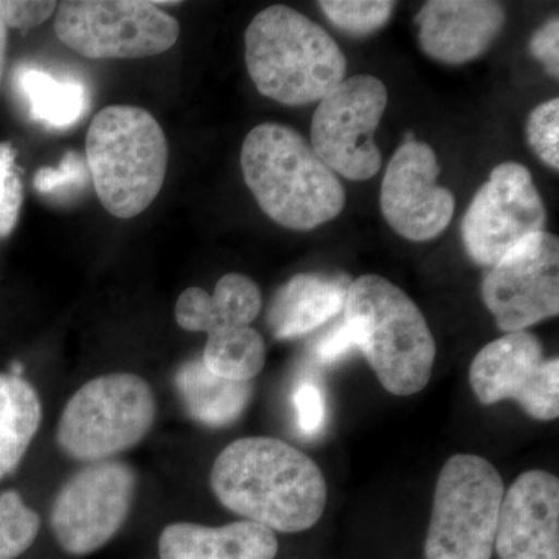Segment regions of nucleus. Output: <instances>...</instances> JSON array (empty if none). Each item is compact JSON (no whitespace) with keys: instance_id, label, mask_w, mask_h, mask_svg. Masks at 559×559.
<instances>
[{"instance_id":"nucleus-1","label":"nucleus","mask_w":559,"mask_h":559,"mask_svg":"<svg viewBox=\"0 0 559 559\" xmlns=\"http://www.w3.org/2000/svg\"><path fill=\"white\" fill-rule=\"evenodd\" d=\"M210 487L231 513L280 533L311 528L329 500L318 463L272 437H246L224 448L213 463Z\"/></svg>"},{"instance_id":"nucleus-2","label":"nucleus","mask_w":559,"mask_h":559,"mask_svg":"<svg viewBox=\"0 0 559 559\" xmlns=\"http://www.w3.org/2000/svg\"><path fill=\"white\" fill-rule=\"evenodd\" d=\"M241 170L261 210L286 229H316L345 207L336 173L293 128L272 121L253 128L242 142Z\"/></svg>"},{"instance_id":"nucleus-3","label":"nucleus","mask_w":559,"mask_h":559,"mask_svg":"<svg viewBox=\"0 0 559 559\" xmlns=\"http://www.w3.org/2000/svg\"><path fill=\"white\" fill-rule=\"evenodd\" d=\"M246 66L257 91L286 106L322 100L345 80L347 60L325 28L286 5L250 21Z\"/></svg>"},{"instance_id":"nucleus-4","label":"nucleus","mask_w":559,"mask_h":559,"mask_svg":"<svg viewBox=\"0 0 559 559\" xmlns=\"http://www.w3.org/2000/svg\"><path fill=\"white\" fill-rule=\"evenodd\" d=\"M342 312L382 388L392 395L411 396L428 385L436 341L403 289L380 275H362L349 283Z\"/></svg>"},{"instance_id":"nucleus-5","label":"nucleus","mask_w":559,"mask_h":559,"mask_svg":"<svg viewBox=\"0 0 559 559\" xmlns=\"http://www.w3.org/2000/svg\"><path fill=\"white\" fill-rule=\"evenodd\" d=\"M86 162L103 207L116 218H135L164 187L167 138L148 110L108 106L91 121Z\"/></svg>"},{"instance_id":"nucleus-6","label":"nucleus","mask_w":559,"mask_h":559,"mask_svg":"<svg viewBox=\"0 0 559 559\" xmlns=\"http://www.w3.org/2000/svg\"><path fill=\"white\" fill-rule=\"evenodd\" d=\"M156 399L134 373H108L87 381L61 412L57 443L68 457L106 462L131 450L156 421Z\"/></svg>"},{"instance_id":"nucleus-7","label":"nucleus","mask_w":559,"mask_h":559,"mask_svg":"<svg viewBox=\"0 0 559 559\" xmlns=\"http://www.w3.org/2000/svg\"><path fill=\"white\" fill-rule=\"evenodd\" d=\"M503 480L487 459L452 455L439 474L426 536V559H491Z\"/></svg>"},{"instance_id":"nucleus-8","label":"nucleus","mask_w":559,"mask_h":559,"mask_svg":"<svg viewBox=\"0 0 559 559\" xmlns=\"http://www.w3.org/2000/svg\"><path fill=\"white\" fill-rule=\"evenodd\" d=\"M145 0H68L55 11L58 39L91 60H134L170 50L179 24Z\"/></svg>"},{"instance_id":"nucleus-9","label":"nucleus","mask_w":559,"mask_h":559,"mask_svg":"<svg viewBox=\"0 0 559 559\" xmlns=\"http://www.w3.org/2000/svg\"><path fill=\"white\" fill-rule=\"evenodd\" d=\"M388 102L380 79L356 75L342 81L319 102L311 123L312 150L345 179L373 178L382 164L373 135Z\"/></svg>"},{"instance_id":"nucleus-10","label":"nucleus","mask_w":559,"mask_h":559,"mask_svg":"<svg viewBox=\"0 0 559 559\" xmlns=\"http://www.w3.org/2000/svg\"><path fill=\"white\" fill-rule=\"evenodd\" d=\"M138 477L127 463H90L58 491L50 525L61 549L90 555L105 547L123 527L134 502Z\"/></svg>"},{"instance_id":"nucleus-11","label":"nucleus","mask_w":559,"mask_h":559,"mask_svg":"<svg viewBox=\"0 0 559 559\" xmlns=\"http://www.w3.org/2000/svg\"><path fill=\"white\" fill-rule=\"evenodd\" d=\"M546 207L532 173L516 162L500 164L477 191L462 221L471 260L495 266L525 238L544 230Z\"/></svg>"},{"instance_id":"nucleus-12","label":"nucleus","mask_w":559,"mask_h":559,"mask_svg":"<svg viewBox=\"0 0 559 559\" xmlns=\"http://www.w3.org/2000/svg\"><path fill=\"white\" fill-rule=\"evenodd\" d=\"M481 299L506 333L527 331L559 312V241L543 230L525 238L489 270Z\"/></svg>"},{"instance_id":"nucleus-13","label":"nucleus","mask_w":559,"mask_h":559,"mask_svg":"<svg viewBox=\"0 0 559 559\" xmlns=\"http://www.w3.org/2000/svg\"><path fill=\"white\" fill-rule=\"evenodd\" d=\"M469 384L485 406L513 400L538 421L559 417V359H546L543 344L530 331L507 333L477 353Z\"/></svg>"},{"instance_id":"nucleus-14","label":"nucleus","mask_w":559,"mask_h":559,"mask_svg":"<svg viewBox=\"0 0 559 559\" xmlns=\"http://www.w3.org/2000/svg\"><path fill=\"white\" fill-rule=\"evenodd\" d=\"M436 151L419 140L404 142L393 154L381 186V212L400 237L423 242L447 230L455 198L440 187Z\"/></svg>"},{"instance_id":"nucleus-15","label":"nucleus","mask_w":559,"mask_h":559,"mask_svg":"<svg viewBox=\"0 0 559 559\" xmlns=\"http://www.w3.org/2000/svg\"><path fill=\"white\" fill-rule=\"evenodd\" d=\"M495 549L499 559H559V480L522 473L503 495Z\"/></svg>"},{"instance_id":"nucleus-16","label":"nucleus","mask_w":559,"mask_h":559,"mask_svg":"<svg viewBox=\"0 0 559 559\" xmlns=\"http://www.w3.org/2000/svg\"><path fill=\"white\" fill-rule=\"evenodd\" d=\"M506 22V9L491 0H430L415 16L423 51L450 66L484 57Z\"/></svg>"},{"instance_id":"nucleus-17","label":"nucleus","mask_w":559,"mask_h":559,"mask_svg":"<svg viewBox=\"0 0 559 559\" xmlns=\"http://www.w3.org/2000/svg\"><path fill=\"white\" fill-rule=\"evenodd\" d=\"M277 554L275 533L246 520L223 527L175 522L159 538L160 559H274Z\"/></svg>"},{"instance_id":"nucleus-18","label":"nucleus","mask_w":559,"mask_h":559,"mask_svg":"<svg viewBox=\"0 0 559 559\" xmlns=\"http://www.w3.org/2000/svg\"><path fill=\"white\" fill-rule=\"evenodd\" d=\"M345 275L305 272L275 294L266 322L275 340H296L344 311L349 288Z\"/></svg>"},{"instance_id":"nucleus-19","label":"nucleus","mask_w":559,"mask_h":559,"mask_svg":"<svg viewBox=\"0 0 559 559\" xmlns=\"http://www.w3.org/2000/svg\"><path fill=\"white\" fill-rule=\"evenodd\" d=\"M263 308L259 285L246 275H224L215 293L189 288L176 301V322L191 333H210L218 329H241L252 325Z\"/></svg>"},{"instance_id":"nucleus-20","label":"nucleus","mask_w":559,"mask_h":559,"mask_svg":"<svg viewBox=\"0 0 559 559\" xmlns=\"http://www.w3.org/2000/svg\"><path fill=\"white\" fill-rule=\"evenodd\" d=\"M187 414L210 428H224L241 417L252 399V381L224 380L200 359L187 360L175 378Z\"/></svg>"},{"instance_id":"nucleus-21","label":"nucleus","mask_w":559,"mask_h":559,"mask_svg":"<svg viewBox=\"0 0 559 559\" xmlns=\"http://www.w3.org/2000/svg\"><path fill=\"white\" fill-rule=\"evenodd\" d=\"M43 421V404L31 382L0 373V480L17 469Z\"/></svg>"},{"instance_id":"nucleus-22","label":"nucleus","mask_w":559,"mask_h":559,"mask_svg":"<svg viewBox=\"0 0 559 559\" xmlns=\"http://www.w3.org/2000/svg\"><path fill=\"white\" fill-rule=\"evenodd\" d=\"M14 86L27 102L32 119L55 130L72 127L83 117L90 102L80 81L60 79L33 66L16 70Z\"/></svg>"},{"instance_id":"nucleus-23","label":"nucleus","mask_w":559,"mask_h":559,"mask_svg":"<svg viewBox=\"0 0 559 559\" xmlns=\"http://www.w3.org/2000/svg\"><path fill=\"white\" fill-rule=\"evenodd\" d=\"M201 360L224 380L252 381L266 364V344L252 326L210 331Z\"/></svg>"},{"instance_id":"nucleus-24","label":"nucleus","mask_w":559,"mask_h":559,"mask_svg":"<svg viewBox=\"0 0 559 559\" xmlns=\"http://www.w3.org/2000/svg\"><path fill=\"white\" fill-rule=\"evenodd\" d=\"M39 528V514L20 492L10 489L0 495V559L20 558L38 538Z\"/></svg>"},{"instance_id":"nucleus-25","label":"nucleus","mask_w":559,"mask_h":559,"mask_svg":"<svg viewBox=\"0 0 559 559\" xmlns=\"http://www.w3.org/2000/svg\"><path fill=\"white\" fill-rule=\"evenodd\" d=\"M319 7L334 27L360 38L388 25L396 3L390 0H322Z\"/></svg>"},{"instance_id":"nucleus-26","label":"nucleus","mask_w":559,"mask_h":559,"mask_svg":"<svg viewBox=\"0 0 559 559\" xmlns=\"http://www.w3.org/2000/svg\"><path fill=\"white\" fill-rule=\"evenodd\" d=\"M24 202L21 170L16 151L9 142L0 143V240L16 227Z\"/></svg>"},{"instance_id":"nucleus-27","label":"nucleus","mask_w":559,"mask_h":559,"mask_svg":"<svg viewBox=\"0 0 559 559\" xmlns=\"http://www.w3.org/2000/svg\"><path fill=\"white\" fill-rule=\"evenodd\" d=\"M527 142L547 167L559 170V100L554 98L532 110Z\"/></svg>"},{"instance_id":"nucleus-28","label":"nucleus","mask_w":559,"mask_h":559,"mask_svg":"<svg viewBox=\"0 0 559 559\" xmlns=\"http://www.w3.org/2000/svg\"><path fill=\"white\" fill-rule=\"evenodd\" d=\"M57 7L51 0H0V17L7 28L31 31L50 20Z\"/></svg>"},{"instance_id":"nucleus-29","label":"nucleus","mask_w":559,"mask_h":559,"mask_svg":"<svg viewBox=\"0 0 559 559\" xmlns=\"http://www.w3.org/2000/svg\"><path fill=\"white\" fill-rule=\"evenodd\" d=\"M293 401L301 432L305 436H318L326 417L325 399L319 385L311 381L300 382Z\"/></svg>"},{"instance_id":"nucleus-30","label":"nucleus","mask_w":559,"mask_h":559,"mask_svg":"<svg viewBox=\"0 0 559 559\" xmlns=\"http://www.w3.org/2000/svg\"><path fill=\"white\" fill-rule=\"evenodd\" d=\"M90 170L86 164L81 159L80 154L69 153L68 156L62 157L60 167L57 168H40L35 175V189L43 194L55 193V191H62L69 187L79 186L86 180Z\"/></svg>"},{"instance_id":"nucleus-31","label":"nucleus","mask_w":559,"mask_h":559,"mask_svg":"<svg viewBox=\"0 0 559 559\" xmlns=\"http://www.w3.org/2000/svg\"><path fill=\"white\" fill-rule=\"evenodd\" d=\"M530 53L546 66L547 73L559 76V21L551 17L535 32L528 44Z\"/></svg>"},{"instance_id":"nucleus-32","label":"nucleus","mask_w":559,"mask_h":559,"mask_svg":"<svg viewBox=\"0 0 559 559\" xmlns=\"http://www.w3.org/2000/svg\"><path fill=\"white\" fill-rule=\"evenodd\" d=\"M356 347V337L347 323L342 322L334 326L316 345V358L323 364L337 362L348 356Z\"/></svg>"},{"instance_id":"nucleus-33","label":"nucleus","mask_w":559,"mask_h":559,"mask_svg":"<svg viewBox=\"0 0 559 559\" xmlns=\"http://www.w3.org/2000/svg\"><path fill=\"white\" fill-rule=\"evenodd\" d=\"M7 40H9V28L0 17V81H2L3 68H5Z\"/></svg>"}]
</instances>
